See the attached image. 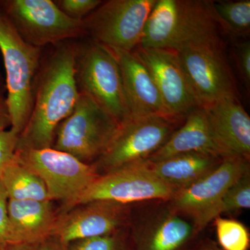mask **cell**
<instances>
[{
    "label": "cell",
    "mask_w": 250,
    "mask_h": 250,
    "mask_svg": "<svg viewBox=\"0 0 250 250\" xmlns=\"http://www.w3.org/2000/svg\"><path fill=\"white\" fill-rule=\"evenodd\" d=\"M57 44L42 61L30 116L18 136V149L52 147L59 125L73 111L80 92L76 80L79 45Z\"/></svg>",
    "instance_id": "1"
},
{
    "label": "cell",
    "mask_w": 250,
    "mask_h": 250,
    "mask_svg": "<svg viewBox=\"0 0 250 250\" xmlns=\"http://www.w3.org/2000/svg\"><path fill=\"white\" fill-rule=\"evenodd\" d=\"M210 1L156 0L139 47L179 52L189 46L223 42Z\"/></svg>",
    "instance_id": "2"
},
{
    "label": "cell",
    "mask_w": 250,
    "mask_h": 250,
    "mask_svg": "<svg viewBox=\"0 0 250 250\" xmlns=\"http://www.w3.org/2000/svg\"><path fill=\"white\" fill-rule=\"evenodd\" d=\"M0 51L6 71L11 129L21 134L32 109L42 48L28 43L0 6Z\"/></svg>",
    "instance_id": "3"
},
{
    "label": "cell",
    "mask_w": 250,
    "mask_h": 250,
    "mask_svg": "<svg viewBox=\"0 0 250 250\" xmlns=\"http://www.w3.org/2000/svg\"><path fill=\"white\" fill-rule=\"evenodd\" d=\"M119 125L93 98L80 93L73 111L59 125L52 148L90 164L103 155Z\"/></svg>",
    "instance_id": "4"
},
{
    "label": "cell",
    "mask_w": 250,
    "mask_h": 250,
    "mask_svg": "<svg viewBox=\"0 0 250 250\" xmlns=\"http://www.w3.org/2000/svg\"><path fill=\"white\" fill-rule=\"evenodd\" d=\"M76 80L80 93L93 98L119 125L131 118L121 68L111 49L92 41L79 45Z\"/></svg>",
    "instance_id": "5"
},
{
    "label": "cell",
    "mask_w": 250,
    "mask_h": 250,
    "mask_svg": "<svg viewBox=\"0 0 250 250\" xmlns=\"http://www.w3.org/2000/svg\"><path fill=\"white\" fill-rule=\"evenodd\" d=\"M15 156L42 179L50 200L62 202L64 209L100 175L93 164L52 147L18 149Z\"/></svg>",
    "instance_id": "6"
},
{
    "label": "cell",
    "mask_w": 250,
    "mask_h": 250,
    "mask_svg": "<svg viewBox=\"0 0 250 250\" xmlns=\"http://www.w3.org/2000/svg\"><path fill=\"white\" fill-rule=\"evenodd\" d=\"M180 120L164 116L130 118L119 125L106 150L93 165L98 173L101 170L106 173L145 162L169 139Z\"/></svg>",
    "instance_id": "7"
},
{
    "label": "cell",
    "mask_w": 250,
    "mask_h": 250,
    "mask_svg": "<svg viewBox=\"0 0 250 250\" xmlns=\"http://www.w3.org/2000/svg\"><path fill=\"white\" fill-rule=\"evenodd\" d=\"M0 6L24 40L35 47L87 36L83 20L69 17L52 0H3Z\"/></svg>",
    "instance_id": "8"
},
{
    "label": "cell",
    "mask_w": 250,
    "mask_h": 250,
    "mask_svg": "<svg viewBox=\"0 0 250 250\" xmlns=\"http://www.w3.org/2000/svg\"><path fill=\"white\" fill-rule=\"evenodd\" d=\"M156 0H109L83 20L92 41L111 50L133 52Z\"/></svg>",
    "instance_id": "9"
},
{
    "label": "cell",
    "mask_w": 250,
    "mask_h": 250,
    "mask_svg": "<svg viewBox=\"0 0 250 250\" xmlns=\"http://www.w3.org/2000/svg\"><path fill=\"white\" fill-rule=\"evenodd\" d=\"M174 192L151 170L147 161L100 175L64 211L95 201L121 205L143 200H171Z\"/></svg>",
    "instance_id": "10"
},
{
    "label": "cell",
    "mask_w": 250,
    "mask_h": 250,
    "mask_svg": "<svg viewBox=\"0 0 250 250\" xmlns=\"http://www.w3.org/2000/svg\"><path fill=\"white\" fill-rule=\"evenodd\" d=\"M177 54L201 106L224 99H238L223 42L189 46Z\"/></svg>",
    "instance_id": "11"
},
{
    "label": "cell",
    "mask_w": 250,
    "mask_h": 250,
    "mask_svg": "<svg viewBox=\"0 0 250 250\" xmlns=\"http://www.w3.org/2000/svg\"><path fill=\"white\" fill-rule=\"evenodd\" d=\"M248 172L249 159L239 156L223 158L214 170L195 184L174 192L171 200L176 209L189 215L201 229L218 216L219 205L224 195Z\"/></svg>",
    "instance_id": "12"
},
{
    "label": "cell",
    "mask_w": 250,
    "mask_h": 250,
    "mask_svg": "<svg viewBox=\"0 0 250 250\" xmlns=\"http://www.w3.org/2000/svg\"><path fill=\"white\" fill-rule=\"evenodd\" d=\"M133 52L150 72L169 116L182 119L201 106L177 52L141 47Z\"/></svg>",
    "instance_id": "13"
},
{
    "label": "cell",
    "mask_w": 250,
    "mask_h": 250,
    "mask_svg": "<svg viewBox=\"0 0 250 250\" xmlns=\"http://www.w3.org/2000/svg\"><path fill=\"white\" fill-rule=\"evenodd\" d=\"M124 205L95 201L80 205L57 216L51 237L65 245L91 237L115 233L124 223Z\"/></svg>",
    "instance_id": "14"
},
{
    "label": "cell",
    "mask_w": 250,
    "mask_h": 250,
    "mask_svg": "<svg viewBox=\"0 0 250 250\" xmlns=\"http://www.w3.org/2000/svg\"><path fill=\"white\" fill-rule=\"evenodd\" d=\"M111 51L116 55L121 68L131 118L170 116L150 72L134 52Z\"/></svg>",
    "instance_id": "15"
},
{
    "label": "cell",
    "mask_w": 250,
    "mask_h": 250,
    "mask_svg": "<svg viewBox=\"0 0 250 250\" xmlns=\"http://www.w3.org/2000/svg\"><path fill=\"white\" fill-rule=\"evenodd\" d=\"M215 141L225 157L250 156V118L238 99H224L203 106Z\"/></svg>",
    "instance_id": "16"
},
{
    "label": "cell",
    "mask_w": 250,
    "mask_h": 250,
    "mask_svg": "<svg viewBox=\"0 0 250 250\" xmlns=\"http://www.w3.org/2000/svg\"><path fill=\"white\" fill-rule=\"evenodd\" d=\"M189 152L208 153L222 159L225 158L215 141L203 106H199L188 113L183 126L174 131L169 139L146 161L155 163Z\"/></svg>",
    "instance_id": "17"
},
{
    "label": "cell",
    "mask_w": 250,
    "mask_h": 250,
    "mask_svg": "<svg viewBox=\"0 0 250 250\" xmlns=\"http://www.w3.org/2000/svg\"><path fill=\"white\" fill-rule=\"evenodd\" d=\"M11 241L40 244L51 237L57 215L51 200H8Z\"/></svg>",
    "instance_id": "18"
},
{
    "label": "cell",
    "mask_w": 250,
    "mask_h": 250,
    "mask_svg": "<svg viewBox=\"0 0 250 250\" xmlns=\"http://www.w3.org/2000/svg\"><path fill=\"white\" fill-rule=\"evenodd\" d=\"M222 161V158L208 153L189 152L147 163L156 177L176 192L198 182Z\"/></svg>",
    "instance_id": "19"
},
{
    "label": "cell",
    "mask_w": 250,
    "mask_h": 250,
    "mask_svg": "<svg viewBox=\"0 0 250 250\" xmlns=\"http://www.w3.org/2000/svg\"><path fill=\"white\" fill-rule=\"evenodd\" d=\"M192 233L193 228L187 220L178 215H167L138 238L136 250H181Z\"/></svg>",
    "instance_id": "20"
},
{
    "label": "cell",
    "mask_w": 250,
    "mask_h": 250,
    "mask_svg": "<svg viewBox=\"0 0 250 250\" xmlns=\"http://www.w3.org/2000/svg\"><path fill=\"white\" fill-rule=\"evenodd\" d=\"M9 200H50L42 179L16 159L6 166L0 176ZM52 201V200H51Z\"/></svg>",
    "instance_id": "21"
},
{
    "label": "cell",
    "mask_w": 250,
    "mask_h": 250,
    "mask_svg": "<svg viewBox=\"0 0 250 250\" xmlns=\"http://www.w3.org/2000/svg\"><path fill=\"white\" fill-rule=\"evenodd\" d=\"M210 10L218 27L230 37L243 38L250 32V1H210Z\"/></svg>",
    "instance_id": "22"
},
{
    "label": "cell",
    "mask_w": 250,
    "mask_h": 250,
    "mask_svg": "<svg viewBox=\"0 0 250 250\" xmlns=\"http://www.w3.org/2000/svg\"><path fill=\"white\" fill-rule=\"evenodd\" d=\"M217 238L223 250H248L250 235L243 224L231 220L216 217L215 218Z\"/></svg>",
    "instance_id": "23"
},
{
    "label": "cell",
    "mask_w": 250,
    "mask_h": 250,
    "mask_svg": "<svg viewBox=\"0 0 250 250\" xmlns=\"http://www.w3.org/2000/svg\"><path fill=\"white\" fill-rule=\"evenodd\" d=\"M250 208V172L241 177L229 188L219 205V215L225 212Z\"/></svg>",
    "instance_id": "24"
},
{
    "label": "cell",
    "mask_w": 250,
    "mask_h": 250,
    "mask_svg": "<svg viewBox=\"0 0 250 250\" xmlns=\"http://www.w3.org/2000/svg\"><path fill=\"white\" fill-rule=\"evenodd\" d=\"M68 250H126L124 242L116 233L84 238L67 245Z\"/></svg>",
    "instance_id": "25"
},
{
    "label": "cell",
    "mask_w": 250,
    "mask_h": 250,
    "mask_svg": "<svg viewBox=\"0 0 250 250\" xmlns=\"http://www.w3.org/2000/svg\"><path fill=\"white\" fill-rule=\"evenodd\" d=\"M56 4L64 14L75 20H83L103 3L100 0H60Z\"/></svg>",
    "instance_id": "26"
},
{
    "label": "cell",
    "mask_w": 250,
    "mask_h": 250,
    "mask_svg": "<svg viewBox=\"0 0 250 250\" xmlns=\"http://www.w3.org/2000/svg\"><path fill=\"white\" fill-rule=\"evenodd\" d=\"M19 134L9 129L0 132V176L15 159Z\"/></svg>",
    "instance_id": "27"
},
{
    "label": "cell",
    "mask_w": 250,
    "mask_h": 250,
    "mask_svg": "<svg viewBox=\"0 0 250 250\" xmlns=\"http://www.w3.org/2000/svg\"><path fill=\"white\" fill-rule=\"evenodd\" d=\"M235 58L238 71L247 88L250 85V42H239L234 46Z\"/></svg>",
    "instance_id": "28"
},
{
    "label": "cell",
    "mask_w": 250,
    "mask_h": 250,
    "mask_svg": "<svg viewBox=\"0 0 250 250\" xmlns=\"http://www.w3.org/2000/svg\"><path fill=\"white\" fill-rule=\"evenodd\" d=\"M8 198L2 184L0 182V243L11 241L9 217H8Z\"/></svg>",
    "instance_id": "29"
},
{
    "label": "cell",
    "mask_w": 250,
    "mask_h": 250,
    "mask_svg": "<svg viewBox=\"0 0 250 250\" xmlns=\"http://www.w3.org/2000/svg\"><path fill=\"white\" fill-rule=\"evenodd\" d=\"M11 127V118L6 97L0 95V132Z\"/></svg>",
    "instance_id": "30"
},
{
    "label": "cell",
    "mask_w": 250,
    "mask_h": 250,
    "mask_svg": "<svg viewBox=\"0 0 250 250\" xmlns=\"http://www.w3.org/2000/svg\"><path fill=\"white\" fill-rule=\"evenodd\" d=\"M39 244L17 243V242H3L0 243V250H39Z\"/></svg>",
    "instance_id": "31"
},
{
    "label": "cell",
    "mask_w": 250,
    "mask_h": 250,
    "mask_svg": "<svg viewBox=\"0 0 250 250\" xmlns=\"http://www.w3.org/2000/svg\"><path fill=\"white\" fill-rule=\"evenodd\" d=\"M39 250H68L67 245L63 244L53 237H49L39 246Z\"/></svg>",
    "instance_id": "32"
},
{
    "label": "cell",
    "mask_w": 250,
    "mask_h": 250,
    "mask_svg": "<svg viewBox=\"0 0 250 250\" xmlns=\"http://www.w3.org/2000/svg\"><path fill=\"white\" fill-rule=\"evenodd\" d=\"M197 250H223L222 248L214 246V245H210V246H206L202 247L200 249Z\"/></svg>",
    "instance_id": "33"
},
{
    "label": "cell",
    "mask_w": 250,
    "mask_h": 250,
    "mask_svg": "<svg viewBox=\"0 0 250 250\" xmlns=\"http://www.w3.org/2000/svg\"><path fill=\"white\" fill-rule=\"evenodd\" d=\"M6 90V86L3 83L2 78L0 75V95H4V90Z\"/></svg>",
    "instance_id": "34"
}]
</instances>
